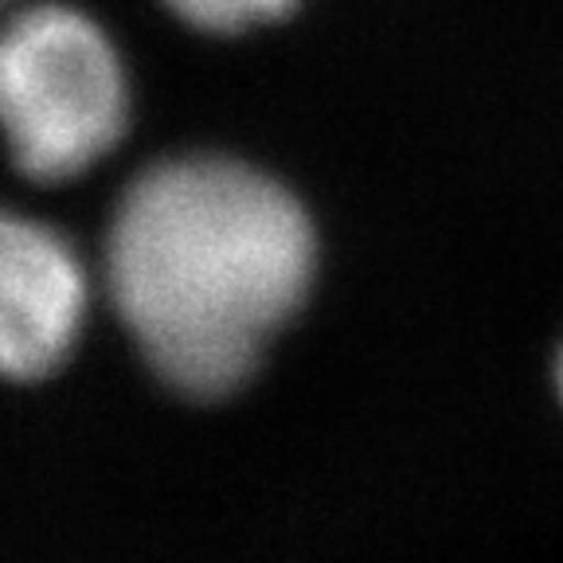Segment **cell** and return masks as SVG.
Segmentation results:
<instances>
[{"label": "cell", "mask_w": 563, "mask_h": 563, "mask_svg": "<svg viewBox=\"0 0 563 563\" xmlns=\"http://www.w3.org/2000/svg\"><path fill=\"white\" fill-rule=\"evenodd\" d=\"M4 9H9V0H0V12H4Z\"/></svg>", "instance_id": "cell-6"}, {"label": "cell", "mask_w": 563, "mask_h": 563, "mask_svg": "<svg viewBox=\"0 0 563 563\" xmlns=\"http://www.w3.org/2000/svg\"><path fill=\"white\" fill-rule=\"evenodd\" d=\"M87 306V266L70 239L0 203V376H52L79 344Z\"/></svg>", "instance_id": "cell-3"}, {"label": "cell", "mask_w": 563, "mask_h": 563, "mask_svg": "<svg viewBox=\"0 0 563 563\" xmlns=\"http://www.w3.org/2000/svg\"><path fill=\"white\" fill-rule=\"evenodd\" d=\"M555 379H560V399H563V349H560V364H555Z\"/></svg>", "instance_id": "cell-5"}, {"label": "cell", "mask_w": 563, "mask_h": 563, "mask_svg": "<svg viewBox=\"0 0 563 563\" xmlns=\"http://www.w3.org/2000/svg\"><path fill=\"white\" fill-rule=\"evenodd\" d=\"M317 235L290 188L216 153L173 157L125 188L106 286L145 364L180 396L243 387L306 306Z\"/></svg>", "instance_id": "cell-1"}, {"label": "cell", "mask_w": 563, "mask_h": 563, "mask_svg": "<svg viewBox=\"0 0 563 563\" xmlns=\"http://www.w3.org/2000/svg\"><path fill=\"white\" fill-rule=\"evenodd\" d=\"M130 130V75L114 40L75 4L0 20V137L32 180H75Z\"/></svg>", "instance_id": "cell-2"}, {"label": "cell", "mask_w": 563, "mask_h": 563, "mask_svg": "<svg viewBox=\"0 0 563 563\" xmlns=\"http://www.w3.org/2000/svg\"><path fill=\"white\" fill-rule=\"evenodd\" d=\"M161 4L196 32L239 35L278 24L282 16H290L298 0H161Z\"/></svg>", "instance_id": "cell-4"}]
</instances>
